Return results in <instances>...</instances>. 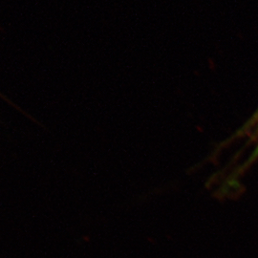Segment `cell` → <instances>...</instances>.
Wrapping results in <instances>:
<instances>
[{"label":"cell","mask_w":258,"mask_h":258,"mask_svg":"<svg viewBox=\"0 0 258 258\" xmlns=\"http://www.w3.org/2000/svg\"><path fill=\"white\" fill-rule=\"evenodd\" d=\"M242 136H247L252 140L258 138V110L254 116L235 134L234 138Z\"/></svg>","instance_id":"obj_1"},{"label":"cell","mask_w":258,"mask_h":258,"mask_svg":"<svg viewBox=\"0 0 258 258\" xmlns=\"http://www.w3.org/2000/svg\"><path fill=\"white\" fill-rule=\"evenodd\" d=\"M258 159V146L254 149V151L249 155V159L246 161V163L244 164V166H242V168L240 169V171H243L244 169H246L248 166L252 165Z\"/></svg>","instance_id":"obj_2"},{"label":"cell","mask_w":258,"mask_h":258,"mask_svg":"<svg viewBox=\"0 0 258 258\" xmlns=\"http://www.w3.org/2000/svg\"><path fill=\"white\" fill-rule=\"evenodd\" d=\"M0 97H1V98H4V97H3V95H1V94H0Z\"/></svg>","instance_id":"obj_3"}]
</instances>
